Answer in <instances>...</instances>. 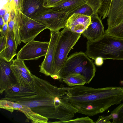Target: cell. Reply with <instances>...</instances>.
I'll list each match as a JSON object with an SVG mask.
<instances>
[{"mask_svg": "<svg viewBox=\"0 0 123 123\" xmlns=\"http://www.w3.org/2000/svg\"><path fill=\"white\" fill-rule=\"evenodd\" d=\"M33 76L36 95L31 100L16 102L48 119L58 120L55 123H64L73 119L78 110L66 99L65 87H58L34 75Z\"/></svg>", "mask_w": 123, "mask_h": 123, "instance_id": "1", "label": "cell"}, {"mask_svg": "<svg viewBox=\"0 0 123 123\" xmlns=\"http://www.w3.org/2000/svg\"><path fill=\"white\" fill-rule=\"evenodd\" d=\"M65 88L69 103L78 113L89 117L102 113L123 102V87L95 88L83 85Z\"/></svg>", "mask_w": 123, "mask_h": 123, "instance_id": "2", "label": "cell"}, {"mask_svg": "<svg viewBox=\"0 0 123 123\" xmlns=\"http://www.w3.org/2000/svg\"><path fill=\"white\" fill-rule=\"evenodd\" d=\"M85 53L94 60L100 57L104 60H123V39L105 34L98 39L88 41Z\"/></svg>", "mask_w": 123, "mask_h": 123, "instance_id": "3", "label": "cell"}, {"mask_svg": "<svg viewBox=\"0 0 123 123\" xmlns=\"http://www.w3.org/2000/svg\"><path fill=\"white\" fill-rule=\"evenodd\" d=\"M96 71L93 61L85 53L80 51L74 53L68 57L59 75L60 79L72 74H80L85 77L86 84H88L95 76Z\"/></svg>", "mask_w": 123, "mask_h": 123, "instance_id": "4", "label": "cell"}, {"mask_svg": "<svg viewBox=\"0 0 123 123\" xmlns=\"http://www.w3.org/2000/svg\"><path fill=\"white\" fill-rule=\"evenodd\" d=\"M81 34L72 32L66 27L60 31L56 47L51 75L57 74L59 75L60 70L68 58L69 53L78 41Z\"/></svg>", "mask_w": 123, "mask_h": 123, "instance_id": "5", "label": "cell"}, {"mask_svg": "<svg viewBox=\"0 0 123 123\" xmlns=\"http://www.w3.org/2000/svg\"><path fill=\"white\" fill-rule=\"evenodd\" d=\"M15 18L18 24L21 42L26 43L34 40L40 32L48 29L46 26L15 9Z\"/></svg>", "mask_w": 123, "mask_h": 123, "instance_id": "6", "label": "cell"}, {"mask_svg": "<svg viewBox=\"0 0 123 123\" xmlns=\"http://www.w3.org/2000/svg\"><path fill=\"white\" fill-rule=\"evenodd\" d=\"M71 15L68 13L55 11L52 8H46L31 18L46 26L52 32L64 28Z\"/></svg>", "mask_w": 123, "mask_h": 123, "instance_id": "7", "label": "cell"}, {"mask_svg": "<svg viewBox=\"0 0 123 123\" xmlns=\"http://www.w3.org/2000/svg\"><path fill=\"white\" fill-rule=\"evenodd\" d=\"M49 42L32 40L27 42L18 52L16 59L23 61L37 60L45 56Z\"/></svg>", "mask_w": 123, "mask_h": 123, "instance_id": "8", "label": "cell"}, {"mask_svg": "<svg viewBox=\"0 0 123 123\" xmlns=\"http://www.w3.org/2000/svg\"><path fill=\"white\" fill-rule=\"evenodd\" d=\"M0 108L11 113L14 110L19 111L32 123H48L49 119L47 118L34 112L29 107L16 102L2 98L0 100Z\"/></svg>", "mask_w": 123, "mask_h": 123, "instance_id": "9", "label": "cell"}, {"mask_svg": "<svg viewBox=\"0 0 123 123\" xmlns=\"http://www.w3.org/2000/svg\"><path fill=\"white\" fill-rule=\"evenodd\" d=\"M60 33L59 31L51 32L47 53L43 61L39 66L40 72L47 76L52 75L56 47Z\"/></svg>", "mask_w": 123, "mask_h": 123, "instance_id": "10", "label": "cell"}, {"mask_svg": "<svg viewBox=\"0 0 123 123\" xmlns=\"http://www.w3.org/2000/svg\"><path fill=\"white\" fill-rule=\"evenodd\" d=\"M4 92V98H2L15 102L31 100L37 93L34 87H24L17 84L11 85Z\"/></svg>", "mask_w": 123, "mask_h": 123, "instance_id": "11", "label": "cell"}, {"mask_svg": "<svg viewBox=\"0 0 123 123\" xmlns=\"http://www.w3.org/2000/svg\"><path fill=\"white\" fill-rule=\"evenodd\" d=\"M91 23L90 16L74 13L68 19L65 27L74 32L82 34Z\"/></svg>", "mask_w": 123, "mask_h": 123, "instance_id": "12", "label": "cell"}, {"mask_svg": "<svg viewBox=\"0 0 123 123\" xmlns=\"http://www.w3.org/2000/svg\"><path fill=\"white\" fill-rule=\"evenodd\" d=\"M12 61H6L0 57V93L2 94L11 85L17 82L11 67Z\"/></svg>", "mask_w": 123, "mask_h": 123, "instance_id": "13", "label": "cell"}, {"mask_svg": "<svg viewBox=\"0 0 123 123\" xmlns=\"http://www.w3.org/2000/svg\"><path fill=\"white\" fill-rule=\"evenodd\" d=\"M91 17V24L82 33L88 41L98 39L105 34L104 27L98 13H93Z\"/></svg>", "mask_w": 123, "mask_h": 123, "instance_id": "14", "label": "cell"}, {"mask_svg": "<svg viewBox=\"0 0 123 123\" xmlns=\"http://www.w3.org/2000/svg\"><path fill=\"white\" fill-rule=\"evenodd\" d=\"M107 17L108 28L115 26L123 21V0H112Z\"/></svg>", "mask_w": 123, "mask_h": 123, "instance_id": "15", "label": "cell"}, {"mask_svg": "<svg viewBox=\"0 0 123 123\" xmlns=\"http://www.w3.org/2000/svg\"><path fill=\"white\" fill-rule=\"evenodd\" d=\"M92 9L94 13H97L102 20L107 17L112 0H84Z\"/></svg>", "mask_w": 123, "mask_h": 123, "instance_id": "16", "label": "cell"}, {"mask_svg": "<svg viewBox=\"0 0 123 123\" xmlns=\"http://www.w3.org/2000/svg\"><path fill=\"white\" fill-rule=\"evenodd\" d=\"M18 46L13 31H8L6 47L3 50L0 52V57L7 62L11 61L17 54Z\"/></svg>", "mask_w": 123, "mask_h": 123, "instance_id": "17", "label": "cell"}, {"mask_svg": "<svg viewBox=\"0 0 123 123\" xmlns=\"http://www.w3.org/2000/svg\"><path fill=\"white\" fill-rule=\"evenodd\" d=\"M44 0H23L22 12L31 18L45 9Z\"/></svg>", "mask_w": 123, "mask_h": 123, "instance_id": "18", "label": "cell"}, {"mask_svg": "<svg viewBox=\"0 0 123 123\" xmlns=\"http://www.w3.org/2000/svg\"><path fill=\"white\" fill-rule=\"evenodd\" d=\"M86 4L84 0H64L52 8L55 11L68 13L71 15Z\"/></svg>", "mask_w": 123, "mask_h": 123, "instance_id": "19", "label": "cell"}, {"mask_svg": "<svg viewBox=\"0 0 123 123\" xmlns=\"http://www.w3.org/2000/svg\"><path fill=\"white\" fill-rule=\"evenodd\" d=\"M11 67L17 84L24 87H34L33 74L31 75L21 70Z\"/></svg>", "mask_w": 123, "mask_h": 123, "instance_id": "20", "label": "cell"}, {"mask_svg": "<svg viewBox=\"0 0 123 123\" xmlns=\"http://www.w3.org/2000/svg\"><path fill=\"white\" fill-rule=\"evenodd\" d=\"M60 80L69 86H83L86 84L85 77L80 74L74 73L61 78Z\"/></svg>", "mask_w": 123, "mask_h": 123, "instance_id": "21", "label": "cell"}, {"mask_svg": "<svg viewBox=\"0 0 123 123\" xmlns=\"http://www.w3.org/2000/svg\"><path fill=\"white\" fill-rule=\"evenodd\" d=\"M24 61L17 59L12 60V61L11 67L17 69L32 75V74L26 66Z\"/></svg>", "mask_w": 123, "mask_h": 123, "instance_id": "22", "label": "cell"}, {"mask_svg": "<svg viewBox=\"0 0 123 123\" xmlns=\"http://www.w3.org/2000/svg\"><path fill=\"white\" fill-rule=\"evenodd\" d=\"M112 111L117 116L115 123H123V103H121Z\"/></svg>", "mask_w": 123, "mask_h": 123, "instance_id": "23", "label": "cell"}, {"mask_svg": "<svg viewBox=\"0 0 123 123\" xmlns=\"http://www.w3.org/2000/svg\"><path fill=\"white\" fill-rule=\"evenodd\" d=\"M75 13L90 16L94 13L92 8L86 4L81 7Z\"/></svg>", "mask_w": 123, "mask_h": 123, "instance_id": "24", "label": "cell"}, {"mask_svg": "<svg viewBox=\"0 0 123 123\" xmlns=\"http://www.w3.org/2000/svg\"><path fill=\"white\" fill-rule=\"evenodd\" d=\"M94 123V122L93 120L89 117V116H87L86 117H77L74 119H72L65 122L63 123Z\"/></svg>", "mask_w": 123, "mask_h": 123, "instance_id": "25", "label": "cell"}, {"mask_svg": "<svg viewBox=\"0 0 123 123\" xmlns=\"http://www.w3.org/2000/svg\"><path fill=\"white\" fill-rule=\"evenodd\" d=\"M64 0H44L43 6L46 8H52L57 6Z\"/></svg>", "mask_w": 123, "mask_h": 123, "instance_id": "26", "label": "cell"}, {"mask_svg": "<svg viewBox=\"0 0 123 123\" xmlns=\"http://www.w3.org/2000/svg\"><path fill=\"white\" fill-rule=\"evenodd\" d=\"M111 119L110 115L107 116H99L98 119L94 123H111L110 120Z\"/></svg>", "mask_w": 123, "mask_h": 123, "instance_id": "27", "label": "cell"}, {"mask_svg": "<svg viewBox=\"0 0 123 123\" xmlns=\"http://www.w3.org/2000/svg\"><path fill=\"white\" fill-rule=\"evenodd\" d=\"M7 34L3 36H0V52L3 50L6 47L7 43Z\"/></svg>", "mask_w": 123, "mask_h": 123, "instance_id": "28", "label": "cell"}, {"mask_svg": "<svg viewBox=\"0 0 123 123\" xmlns=\"http://www.w3.org/2000/svg\"><path fill=\"white\" fill-rule=\"evenodd\" d=\"M8 23H5L2 29L1 32L0 33V36H3L6 35L8 32Z\"/></svg>", "mask_w": 123, "mask_h": 123, "instance_id": "29", "label": "cell"}, {"mask_svg": "<svg viewBox=\"0 0 123 123\" xmlns=\"http://www.w3.org/2000/svg\"><path fill=\"white\" fill-rule=\"evenodd\" d=\"M118 37L123 39V22L121 24L119 27L117 33Z\"/></svg>", "mask_w": 123, "mask_h": 123, "instance_id": "30", "label": "cell"}, {"mask_svg": "<svg viewBox=\"0 0 123 123\" xmlns=\"http://www.w3.org/2000/svg\"><path fill=\"white\" fill-rule=\"evenodd\" d=\"M95 60V64L98 66H101L103 64L104 59L101 57H97Z\"/></svg>", "mask_w": 123, "mask_h": 123, "instance_id": "31", "label": "cell"}, {"mask_svg": "<svg viewBox=\"0 0 123 123\" xmlns=\"http://www.w3.org/2000/svg\"><path fill=\"white\" fill-rule=\"evenodd\" d=\"M11 11L7 12L4 16L3 19L5 23H9L10 19Z\"/></svg>", "mask_w": 123, "mask_h": 123, "instance_id": "32", "label": "cell"}, {"mask_svg": "<svg viewBox=\"0 0 123 123\" xmlns=\"http://www.w3.org/2000/svg\"><path fill=\"white\" fill-rule=\"evenodd\" d=\"M7 12L8 11L4 7L2 8L0 10V16L3 18Z\"/></svg>", "mask_w": 123, "mask_h": 123, "instance_id": "33", "label": "cell"}, {"mask_svg": "<svg viewBox=\"0 0 123 123\" xmlns=\"http://www.w3.org/2000/svg\"><path fill=\"white\" fill-rule=\"evenodd\" d=\"M5 24L3 18L1 16H0V33L2 31L3 27Z\"/></svg>", "mask_w": 123, "mask_h": 123, "instance_id": "34", "label": "cell"}, {"mask_svg": "<svg viewBox=\"0 0 123 123\" xmlns=\"http://www.w3.org/2000/svg\"><path fill=\"white\" fill-rule=\"evenodd\" d=\"M18 1L19 5L18 9L22 12L23 7V0H18Z\"/></svg>", "mask_w": 123, "mask_h": 123, "instance_id": "35", "label": "cell"}, {"mask_svg": "<svg viewBox=\"0 0 123 123\" xmlns=\"http://www.w3.org/2000/svg\"><path fill=\"white\" fill-rule=\"evenodd\" d=\"M15 5V9H18V0H14Z\"/></svg>", "mask_w": 123, "mask_h": 123, "instance_id": "36", "label": "cell"}, {"mask_svg": "<svg viewBox=\"0 0 123 123\" xmlns=\"http://www.w3.org/2000/svg\"><path fill=\"white\" fill-rule=\"evenodd\" d=\"M51 77L55 80H59L60 79L59 76L57 74H54L51 75Z\"/></svg>", "mask_w": 123, "mask_h": 123, "instance_id": "37", "label": "cell"}]
</instances>
